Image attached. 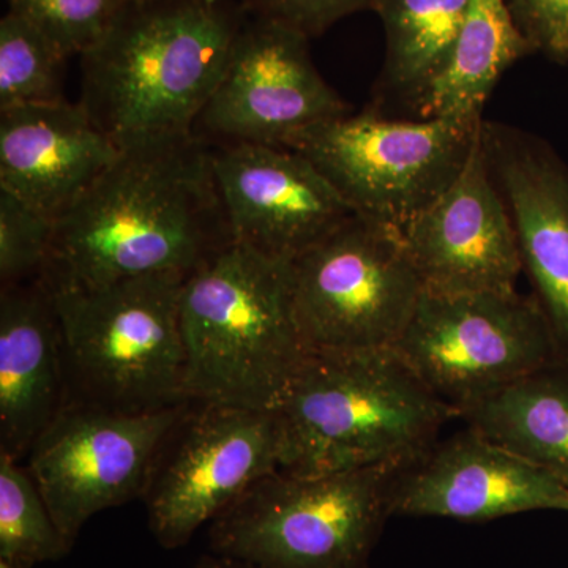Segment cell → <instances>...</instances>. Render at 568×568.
<instances>
[{
	"label": "cell",
	"instance_id": "44dd1931",
	"mask_svg": "<svg viewBox=\"0 0 568 568\" xmlns=\"http://www.w3.org/2000/svg\"><path fill=\"white\" fill-rule=\"evenodd\" d=\"M532 54L507 0H469L454 59L414 119L484 121L485 104L504 73Z\"/></svg>",
	"mask_w": 568,
	"mask_h": 568
},
{
	"label": "cell",
	"instance_id": "3957f363",
	"mask_svg": "<svg viewBox=\"0 0 568 568\" xmlns=\"http://www.w3.org/2000/svg\"><path fill=\"white\" fill-rule=\"evenodd\" d=\"M275 413L280 470L304 477L407 465L458 417L392 347L310 351Z\"/></svg>",
	"mask_w": 568,
	"mask_h": 568
},
{
	"label": "cell",
	"instance_id": "4fadbf2b",
	"mask_svg": "<svg viewBox=\"0 0 568 568\" xmlns=\"http://www.w3.org/2000/svg\"><path fill=\"white\" fill-rule=\"evenodd\" d=\"M212 168L233 242L294 261L354 215L304 155L267 144H212Z\"/></svg>",
	"mask_w": 568,
	"mask_h": 568
},
{
	"label": "cell",
	"instance_id": "f1b7e54d",
	"mask_svg": "<svg viewBox=\"0 0 568 568\" xmlns=\"http://www.w3.org/2000/svg\"><path fill=\"white\" fill-rule=\"evenodd\" d=\"M0 568H24V567L14 566V564L7 562V560L0 559Z\"/></svg>",
	"mask_w": 568,
	"mask_h": 568
},
{
	"label": "cell",
	"instance_id": "8fae6325",
	"mask_svg": "<svg viewBox=\"0 0 568 568\" xmlns=\"http://www.w3.org/2000/svg\"><path fill=\"white\" fill-rule=\"evenodd\" d=\"M189 405L144 413L63 407L26 466L71 545L93 515L144 497L164 440Z\"/></svg>",
	"mask_w": 568,
	"mask_h": 568
},
{
	"label": "cell",
	"instance_id": "6da1fadb",
	"mask_svg": "<svg viewBox=\"0 0 568 568\" xmlns=\"http://www.w3.org/2000/svg\"><path fill=\"white\" fill-rule=\"evenodd\" d=\"M230 244L212 144L190 134L123 149L55 220L40 282L59 293L142 276L189 278Z\"/></svg>",
	"mask_w": 568,
	"mask_h": 568
},
{
	"label": "cell",
	"instance_id": "484cf974",
	"mask_svg": "<svg viewBox=\"0 0 568 568\" xmlns=\"http://www.w3.org/2000/svg\"><path fill=\"white\" fill-rule=\"evenodd\" d=\"M248 17L301 32L310 40L358 11L372 10L375 0H239Z\"/></svg>",
	"mask_w": 568,
	"mask_h": 568
},
{
	"label": "cell",
	"instance_id": "5b68a950",
	"mask_svg": "<svg viewBox=\"0 0 568 568\" xmlns=\"http://www.w3.org/2000/svg\"><path fill=\"white\" fill-rule=\"evenodd\" d=\"M186 278L152 275L52 293L69 403L144 413L189 402L181 295Z\"/></svg>",
	"mask_w": 568,
	"mask_h": 568
},
{
	"label": "cell",
	"instance_id": "ba28073f",
	"mask_svg": "<svg viewBox=\"0 0 568 568\" xmlns=\"http://www.w3.org/2000/svg\"><path fill=\"white\" fill-rule=\"evenodd\" d=\"M291 283L308 351L392 347L424 293L402 233L358 213L291 261Z\"/></svg>",
	"mask_w": 568,
	"mask_h": 568
},
{
	"label": "cell",
	"instance_id": "603a6c76",
	"mask_svg": "<svg viewBox=\"0 0 568 568\" xmlns=\"http://www.w3.org/2000/svg\"><path fill=\"white\" fill-rule=\"evenodd\" d=\"M67 59L31 21L7 11L0 20V110L65 102Z\"/></svg>",
	"mask_w": 568,
	"mask_h": 568
},
{
	"label": "cell",
	"instance_id": "f546056e",
	"mask_svg": "<svg viewBox=\"0 0 568 568\" xmlns=\"http://www.w3.org/2000/svg\"><path fill=\"white\" fill-rule=\"evenodd\" d=\"M207 2L216 3V2H223V0H207Z\"/></svg>",
	"mask_w": 568,
	"mask_h": 568
},
{
	"label": "cell",
	"instance_id": "e0dca14e",
	"mask_svg": "<svg viewBox=\"0 0 568 568\" xmlns=\"http://www.w3.org/2000/svg\"><path fill=\"white\" fill-rule=\"evenodd\" d=\"M121 155L80 103L0 110V190L58 220Z\"/></svg>",
	"mask_w": 568,
	"mask_h": 568
},
{
	"label": "cell",
	"instance_id": "7402d4cb",
	"mask_svg": "<svg viewBox=\"0 0 568 568\" xmlns=\"http://www.w3.org/2000/svg\"><path fill=\"white\" fill-rule=\"evenodd\" d=\"M71 547L28 466L0 454V559L32 568L62 559Z\"/></svg>",
	"mask_w": 568,
	"mask_h": 568
},
{
	"label": "cell",
	"instance_id": "30bf717a",
	"mask_svg": "<svg viewBox=\"0 0 568 568\" xmlns=\"http://www.w3.org/2000/svg\"><path fill=\"white\" fill-rule=\"evenodd\" d=\"M280 443L275 410L190 402L142 497L160 547H185L261 478L278 473Z\"/></svg>",
	"mask_w": 568,
	"mask_h": 568
},
{
	"label": "cell",
	"instance_id": "2e32d148",
	"mask_svg": "<svg viewBox=\"0 0 568 568\" xmlns=\"http://www.w3.org/2000/svg\"><path fill=\"white\" fill-rule=\"evenodd\" d=\"M480 140L514 222L523 272L568 361V166L547 141L518 126L484 119Z\"/></svg>",
	"mask_w": 568,
	"mask_h": 568
},
{
	"label": "cell",
	"instance_id": "4316f807",
	"mask_svg": "<svg viewBox=\"0 0 568 568\" xmlns=\"http://www.w3.org/2000/svg\"><path fill=\"white\" fill-rule=\"evenodd\" d=\"M511 18L529 44L549 61L568 62V0H507Z\"/></svg>",
	"mask_w": 568,
	"mask_h": 568
},
{
	"label": "cell",
	"instance_id": "7a4b0ae2",
	"mask_svg": "<svg viewBox=\"0 0 568 568\" xmlns=\"http://www.w3.org/2000/svg\"><path fill=\"white\" fill-rule=\"evenodd\" d=\"M246 17L231 0H125L81 55L78 103L121 151L194 134Z\"/></svg>",
	"mask_w": 568,
	"mask_h": 568
},
{
	"label": "cell",
	"instance_id": "ac0fdd59",
	"mask_svg": "<svg viewBox=\"0 0 568 568\" xmlns=\"http://www.w3.org/2000/svg\"><path fill=\"white\" fill-rule=\"evenodd\" d=\"M61 325L37 282L0 291V454L21 462L69 405Z\"/></svg>",
	"mask_w": 568,
	"mask_h": 568
},
{
	"label": "cell",
	"instance_id": "5bb4252c",
	"mask_svg": "<svg viewBox=\"0 0 568 568\" xmlns=\"http://www.w3.org/2000/svg\"><path fill=\"white\" fill-rule=\"evenodd\" d=\"M399 233L426 293L517 291L523 272L517 233L480 138L462 174Z\"/></svg>",
	"mask_w": 568,
	"mask_h": 568
},
{
	"label": "cell",
	"instance_id": "9a60e30c",
	"mask_svg": "<svg viewBox=\"0 0 568 568\" xmlns=\"http://www.w3.org/2000/svg\"><path fill=\"white\" fill-rule=\"evenodd\" d=\"M536 510L568 511V488L467 426L398 470L394 517L491 521Z\"/></svg>",
	"mask_w": 568,
	"mask_h": 568
},
{
	"label": "cell",
	"instance_id": "d4e9b609",
	"mask_svg": "<svg viewBox=\"0 0 568 568\" xmlns=\"http://www.w3.org/2000/svg\"><path fill=\"white\" fill-rule=\"evenodd\" d=\"M54 223L20 197L0 190V283L37 282L51 253Z\"/></svg>",
	"mask_w": 568,
	"mask_h": 568
},
{
	"label": "cell",
	"instance_id": "52a82bcc",
	"mask_svg": "<svg viewBox=\"0 0 568 568\" xmlns=\"http://www.w3.org/2000/svg\"><path fill=\"white\" fill-rule=\"evenodd\" d=\"M481 122L395 119L369 106L308 126L283 148L315 164L355 213L399 231L462 174Z\"/></svg>",
	"mask_w": 568,
	"mask_h": 568
},
{
	"label": "cell",
	"instance_id": "9c48e42d",
	"mask_svg": "<svg viewBox=\"0 0 568 568\" xmlns=\"http://www.w3.org/2000/svg\"><path fill=\"white\" fill-rule=\"evenodd\" d=\"M392 349L457 410L559 357L534 295L422 293Z\"/></svg>",
	"mask_w": 568,
	"mask_h": 568
},
{
	"label": "cell",
	"instance_id": "277c9868",
	"mask_svg": "<svg viewBox=\"0 0 568 568\" xmlns=\"http://www.w3.org/2000/svg\"><path fill=\"white\" fill-rule=\"evenodd\" d=\"M181 327L189 402L276 410L310 353L291 263L237 242L183 283Z\"/></svg>",
	"mask_w": 568,
	"mask_h": 568
},
{
	"label": "cell",
	"instance_id": "ffe728a7",
	"mask_svg": "<svg viewBox=\"0 0 568 568\" xmlns=\"http://www.w3.org/2000/svg\"><path fill=\"white\" fill-rule=\"evenodd\" d=\"M469 0H375L372 11L381 18L386 55L376 85V103L405 108L416 118L418 108L440 80L452 59Z\"/></svg>",
	"mask_w": 568,
	"mask_h": 568
},
{
	"label": "cell",
	"instance_id": "7c38bea8",
	"mask_svg": "<svg viewBox=\"0 0 568 568\" xmlns=\"http://www.w3.org/2000/svg\"><path fill=\"white\" fill-rule=\"evenodd\" d=\"M349 112L293 29L246 17L194 134L211 144L283 145L293 134Z\"/></svg>",
	"mask_w": 568,
	"mask_h": 568
},
{
	"label": "cell",
	"instance_id": "83f0119b",
	"mask_svg": "<svg viewBox=\"0 0 568 568\" xmlns=\"http://www.w3.org/2000/svg\"><path fill=\"white\" fill-rule=\"evenodd\" d=\"M194 568H257L250 566V564L242 562V560L224 558L219 555H204L197 560L196 567Z\"/></svg>",
	"mask_w": 568,
	"mask_h": 568
},
{
	"label": "cell",
	"instance_id": "cb8c5ba5",
	"mask_svg": "<svg viewBox=\"0 0 568 568\" xmlns=\"http://www.w3.org/2000/svg\"><path fill=\"white\" fill-rule=\"evenodd\" d=\"M125 0H7L9 10L40 29L67 55L95 47Z\"/></svg>",
	"mask_w": 568,
	"mask_h": 568
},
{
	"label": "cell",
	"instance_id": "d6986e66",
	"mask_svg": "<svg viewBox=\"0 0 568 568\" xmlns=\"http://www.w3.org/2000/svg\"><path fill=\"white\" fill-rule=\"evenodd\" d=\"M481 433L568 488V361L548 362L458 413Z\"/></svg>",
	"mask_w": 568,
	"mask_h": 568
},
{
	"label": "cell",
	"instance_id": "8992f818",
	"mask_svg": "<svg viewBox=\"0 0 568 568\" xmlns=\"http://www.w3.org/2000/svg\"><path fill=\"white\" fill-rule=\"evenodd\" d=\"M406 465L261 478L209 525L213 555L257 568H369Z\"/></svg>",
	"mask_w": 568,
	"mask_h": 568
}]
</instances>
